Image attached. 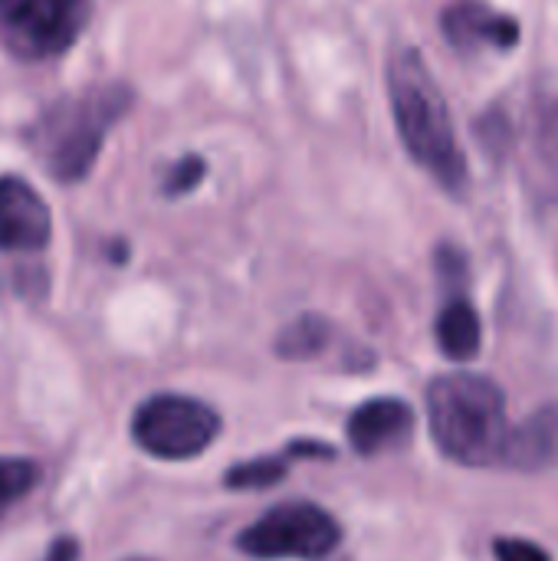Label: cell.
<instances>
[{"mask_svg": "<svg viewBox=\"0 0 558 561\" xmlns=\"http://www.w3.org/2000/svg\"><path fill=\"white\" fill-rule=\"evenodd\" d=\"M388 99L398 125V138L411 161L428 171L447 194L460 197L470 184L467 151L457 138L451 105L424 62L411 46L395 49L388 62Z\"/></svg>", "mask_w": 558, "mask_h": 561, "instance_id": "cell-1", "label": "cell"}, {"mask_svg": "<svg viewBox=\"0 0 558 561\" xmlns=\"http://www.w3.org/2000/svg\"><path fill=\"white\" fill-rule=\"evenodd\" d=\"M132 85L105 82L56 99L26 128V145L46 174L59 184H79L99 161L109 131L128 115Z\"/></svg>", "mask_w": 558, "mask_h": 561, "instance_id": "cell-2", "label": "cell"}, {"mask_svg": "<svg viewBox=\"0 0 558 561\" xmlns=\"http://www.w3.org/2000/svg\"><path fill=\"white\" fill-rule=\"evenodd\" d=\"M428 427L447 460L464 467H500L510 437L506 394L483 375H441L428 388Z\"/></svg>", "mask_w": 558, "mask_h": 561, "instance_id": "cell-3", "label": "cell"}, {"mask_svg": "<svg viewBox=\"0 0 558 561\" xmlns=\"http://www.w3.org/2000/svg\"><path fill=\"white\" fill-rule=\"evenodd\" d=\"M339 546V519L316 503H280L237 536V549L260 561H322Z\"/></svg>", "mask_w": 558, "mask_h": 561, "instance_id": "cell-4", "label": "cell"}, {"mask_svg": "<svg viewBox=\"0 0 558 561\" xmlns=\"http://www.w3.org/2000/svg\"><path fill=\"white\" fill-rule=\"evenodd\" d=\"M220 437V414L187 394H151L132 417V440L155 460L201 457Z\"/></svg>", "mask_w": 558, "mask_h": 561, "instance_id": "cell-5", "label": "cell"}, {"mask_svg": "<svg viewBox=\"0 0 558 561\" xmlns=\"http://www.w3.org/2000/svg\"><path fill=\"white\" fill-rule=\"evenodd\" d=\"M89 16V0H0V43L20 59L66 53Z\"/></svg>", "mask_w": 558, "mask_h": 561, "instance_id": "cell-6", "label": "cell"}, {"mask_svg": "<svg viewBox=\"0 0 558 561\" xmlns=\"http://www.w3.org/2000/svg\"><path fill=\"white\" fill-rule=\"evenodd\" d=\"M441 33L460 53H474V49L510 53L523 39L520 20L503 10H493L487 0H451L441 13Z\"/></svg>", "mask_w": 558, "mask_h": 561, "instance_id": "cell-7", "label": "cell"}, {"mask_svg": "<svg viewBox=\"0 0 558 561\" xmlns=\"http://www.w3.org/2000/svg\"><path fill=\"white\" fill-rule=\"evenodd\" d=\"M53 237V217L36 187L16 174L0 178V253H39Z\"/></svg>", "mask_w": 558, "mask_h": 561, "instance_id": "cell-8", "label": "cell"}, {"mask_svg": "<svg viewBox=\"0 0 558 561\" xmlns=\"http://www.w3.org/2000/svg\"><path fill=\"white\" fill-rule=\"evenodd\" d=\"M414 431L411 404L398 398H375L355 408L349 417V444L362 457H378L398 444H405Z\"/></svg>", "mask_w": 558, "mask_h": 561, "instance_id": "cell-9", "label": "cell"}, {"mask_svg": "<svg viewBox=\"0 0 558 561\" xmlns=\"http://www.w3.org/2000/svg\"><path fill=\"white\" fill-rule=\"evenodd\" d=\"M558 463V404L539 408L533 417H526L520 427H510L500 467L520 470V473H539L553 470Z\"/></svg>", "mask_w": 558, "mask_h": 561, "instance_id": "cell-10", "label": "cell"}, {"mask_svg": "<svg viewBox=\"0 0 558 561\" xmlns=\"http://www.w3.org/2000/svg\"><path fill=\"white\" fill-rule=\"evenodd\" d=\"M434 339H437V348L454 362H470L480 352L483 325H480V316L464 289L447 293V299L437 312V322H434Z\"/></svg>", "mask_w": 558, "mask_h": 561, "instance_id": "cell-11", "label": "cell"}, {"mask_svg": "<svg viewBox=\"0 0 558 561\" xmlns=\"http://www.w3.org/2000/svg\"><path fill=\"white\" fill-rule=\"evenodd\" d=\"M299 457H335L332 447L326 444H316V440H296L289 444L286 450L280 454H270V457H257V460H247V463H237L224 473V486L227 490H266L273 483H280L289 470V463H296Z\"/></svg>", "mask_w": 558, "mask_h": 561, "instance_id": "cell-12", "label": "cell"}, {"mask_svg": "<svg viewBox=\"0 0 558 561\" xmlns=\"http://www.w3.org/2000/svg\"><path fill=\"white\" fill-rule=\"evenodd\" d=\"M329 342H332V322L326 316L306 312L276 335V355L286 362H309L319 358L329 348Z\"/></svg>", "mask_w": 558, "mask_h": 561, "instance_id": "cell-13", "label": "cell"}, {"mask_svg": "<svg viewBox=\"0 0 558 561\" xmlns=\"http://www.w3.org/2000/svg\"><path fill=\"white\" fill-rule=\"evenodd\" d=\"M43 470L30 457H0V510L30 496L39 483Z\"/></svg>", "mask_w": 558, "mask_h": 561, "instance_id": "cell-14", "label": "cell"}, {"mask_svg": "<svg viewBox=\"0 0 558 561\" xmlns=\"http://www.w3.org/2000/svg\"><path fill=\"white\" fill-rule=\"evenodd\" d=\"M204 174H207V161L201 154H184L168 168V174L161 181V194L164 197H184V194L197 191Z\"/></svg>", "mask_w": 558, "mask_h": 561, "instance_id": "cell-15", "label": "cell"}, {"mask_svg": "<svg viewBox=\"0 0 558 561\" xmlns=\"http://www.w3.org/2000/svg\"><path fill=\"white\" fill-rule=\"evenodd\" d=\"M493 556L497 561H553L543 546H536L529 539H513V536H506V539L500 536L493 542Z\"/></svg>", "mask_w": 558, "mask_h": 561, "instance_id": "cell-16", "label": "cell"}, {"mask_svg": "<svg viewBox=\"0 0 558 561\" xmlns=\"http://www.w3.org/2000/svg\"><path fill=\"white\" fill-rule=\"evenodd\" d=\"M43 561H79V542L72 536H59L49 549Z\"/></svg>", "mask_w": 558, "mask_h": 561, "instance_id": "cell-17", "label": "cell"}, {"mask_svg": "<svg viewBox=\"0 0 558 561\" xmlns=\"http://www.w3.org/2000/svg\"><path fill=\"white\" fill-rule=\"evenodd\" d=\"M128 561H151V559H128Z\"/></svg>", "mask_w": 558, "mask_h": 561, "instance_id": "cell-18", "label": "cell"}]
</instances>
